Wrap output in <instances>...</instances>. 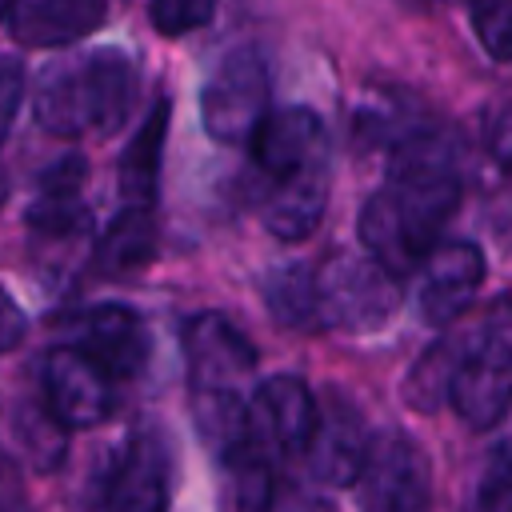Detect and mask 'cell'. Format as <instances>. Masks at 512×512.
Masks as SVG:
<instances>
[{
  "label": "cell",
  "mask_w": 512,
  "mask_h": 512,
  "mask_svg": "<svg viewBox=\"0 0 512 512\" xmlns=\"http://www.w3.org/2000/svg\"><path fill=\"white\" fill-rule=\"evenodd\" d=\"M460 204L456 156L440 136H404L388 160V180L360 208L364 252L392 276L416 272L440 244L444 224Z\"/></svg>",
  "instance_id": "cell-1"
},
{
  "label": "cell",
  "mask_w": 512,
  "mask_h": 512,
  "mask_svg": "<svg viewBox=\"0 0 512 512\" xmlns=\"http://www.w3.org/2000/svg\"><path fill=\"white\" fill-rule=\"evenodd\" d=\"M136 104V68L120 48H96L52 64L32 96L36 124L52 136L116 132Z\"/></svg>",
  "instance_id": "cell-2"
},
{
  "label": "cell",
  "mask_w": 512,
  "mask_h": 512,
  "mask_svg": "<svg viewBox=\"0 0 512 512\" xmlns=\"http://www.w3.org/2000/svg\"><path fill=\"white\" fill-rule=\"evenodd\" d=\"M400 276H392L368 252H336L320 268H312L316 292V324L340 332H372L400 304Z\"/></svg>",
  "instance_id": "cell-3"
},
{
  "label": "cell",
  "mask_w": 512,
  "mask_h": 512,
  "mask_svg": "<svg viewBox=\"0 0 512 512\" xmlns=\"http://www.w3.org/2000/svg\"><path fill=\"white\" fill-rule=\"evenodd\" d=\"M320 420V400L300 376H272L256 384L248 396V424H244V452L236 460H256L280 472L288 460H304L312 432Z\"/></svg>",
  "instance_id": "cell-4"
},
{
  "label": "cell",
  "mask_w": 512,
  "mask_h": 512,
  "mask_svg": "<svg viewBox=\"0 0 512 512\" xmlns=\"http://www.w3.org/2000/svg\"><path fill=\"white\" fill-rule=\"evenodd\" d=\"M272 76L256 48H232L200 92V120L220 144H252L256 128L268 120Z\"/></svg>",
  "instance_id": "cell-5"
},
{
  "label": "cell",
  "mask_w": 512,
  "mask_h": 512,
  "mask_svg": "<svg viewBox=\"0 0 512 512\" xmlns=\"http://www.w3.org/2000/svg\"><path fill=\"white\" fill-rule=\"evenodd\" d=\"M356 488L364 512H428L432 464L412 436L384 428L368 440Z\"/></svg>",
  "instance_id": "cell-6"
},
{
  "label": "cell",
  "mask_w": 512,
  "mask_h": 512,
  "mask_svg": "<svg viewBox=\"0 0 512 512\" xmlns=\"http://www.w3.org/2000/svg\"><path fill=\"white\" fill-rule=\"evenodd\" d=\"M44 408L60 428H92L116 408V380L76 344L52 348L40 368Z\"/></svg>",
  "instance_id": "cell-7"
},
{
  "label": "cell",
  "mask_w": 512,
  "mask_h": 512,
  "mask_svg": "<svg viewBox=\"0 0 512 512\" xmlns=\"http://www.w3.org/2000/svg\"><path fill=\"white\" fill-rule=\"evenodd\" d=\"M448 400L468 428L476 432L496 428L512 408V348L496 336L468 340L452 372Z\"/></svg>",
  "instance_id": "cell-8"
},
{
  "label": "cell",
  "mask_w": 512,
  "mask_h": 512,
  "mask_svg": "<svg viewBox=\"0 0 512 512\" xmlns=\"http://www.w3.org/2000/svg\"><path fill=\"white\" fill-rule=\"evenodd\" d=\"M184 360L192 392H236L256 368L252 340L224 316L204 312L184 324Z\"/></svg>",
  "instance_id": "cell-9"
},
{
  "label": "cell",
  "mask_w": 512,
  "mask_h": 512,
  "mask_svg": "<svg viewBox=\"0 0 512 512\" xmlns=\"http://www.w3.org/2000/svg\"><path fill=\"white\" fill-rule=\"evenodd\" d=\"M172 500V456L160 432H136L116 456L100 512H168Z\"/></svg>",
  "instance_id": "cell-10"
},
{
  "label": "cell",
  "mask_w": 512,
  "mask_h": 512,
  "mask_svg": "<svg viewBox=\"0 0 512 512\" xmlns=\"http://www.w3.org/2000/svg\"><path fill=\"white\" fill-rule=\"evenodd\" d=\"M252 164L264 184H280L288 176H300L308 168L328 164V132L324 120L312 108H280L268 112V120L252 136Z\"/></svg>",
  "instance_id": "cell-11"
},
{
  "label": "cell",
  "mask_w": 512,
  "mask_h": 512,
  "mask_svg": "<svg viewBox=\"0 0 512 512\" xmlns=\"http://www.w3.org/2000/svg\"><path fill=\"white\" fill-rule=\"evenodd\" d=\"M72 344L92 356L112 380H128L148 364L152 340L136 308L128 304H92L72 320Z\"/></svg>",
  "instance_id": "cell-12"
},
{
  "label": "cell",
  "mask_w": 512,
  "mask_h": 512,
  "mask_svg": "<svg viewBox=\"0 0 512 512\" xmlns=\"http://www.w3.org/2000/svg\"><path fill=\"white\" fill-rule=\"evenodd\" d=\"M484 284V252L472 240H440L420 264L416 304L428 324L456 320Z\"/></svg>",
  "instance_id": "cell-13"
},
{
  "label": "cell",
  "mask_w": 512,
  "mask_h": 512,
  "mask_svg": "<svg viewBox=\"0 0 512 512\" xmlns=\"http://www.w3.org/2000/svg\"><path fill=\"white\" fill-rule=\"evenodd\" d=\"M368 440L372 436L364 432L360 412L340 392H328L320 400V420H316L312 444L304 452L308 476L320 480V484H356Z\"/></svg>",
  "instance_id": "cell-14"
},
{
  "label": "cell",
  "mask_w": 512,
  "mask_h": 512,
  "mask_svg": "<svg viewBox=\"0 0 512 512\" xmlns=\"http://www.w3.org/2000/svg\"><path fill=\"white\" fill-rule=\"evenodd\" d=\"M108 0H12L8 36L24 48H68L104 24Z\"/></svg>",
  "instance_id": "cell-15"
},
{
  "label": "cell",
  "mask_w": 512,
  "mask_h": 512,
  "mask_svg": "<svg viewBox=\"0 0 512 512\" xmlns=\"http://www.w3.org/2000/svg\"><path fill=\"white\" fill-rule=\"evenodd\" d=\"M324 204H328V164L308 168L300 176H288L280 184H264L260 216L276 240L292 244V240H304L316 232Z\"/></svg>",
  "instance_id": "cell-16"
},
{
  "label": "cell",
  "mask_w": 512,
  "mask_h": 512,
  "mask_svg": "<svg viewBox=\"0 0 512 512\" xmlns=\"http://www.w3.org/2000/svg\"><path fill=\"white\" fill-rule=\"evenodd\" d=\"M164 132H168V100H156L152 112L144 116V124L136 128V136L128 140L124 156H120V192H124V204H132V208L152 204L156 176H160Z\"/></svg>",
  "instance_id": "cell-17"
},
{
  "label": "cell",
  "mask_w": 512,
  "mask_h": 512,
  "mask_svg": "<svg viewBox=\"0 0 512 512\" xmlns=\"http://www.w3.org/2000/svg\"><path fill=\"white\" fill-rule=\"evenodd\" d=\"M152 248H156L152 212L124 204V212L104 232V240L96 248V260H100L104 272H132V268H144L152 260Z\"/></svg>",
  "instance_id": "cell-18"
},
{
  "label": "cell",
  "mask_w": 512,
  "mask_h": 512,
  "mask_svg": "<svg viewBox=\"0 0 512 512\" xmlns=\"http://www.w3.org/2000/svg\"><path fill=\"white\" fill-rule=\"evenodd\" d=\"M468 340H444L436 348H424V356L412 364L408 380H404V400L420 412H432L448 400V388H452V372L464 356Z\"/></svg>",
  "instance_id": "cell-19"
},
{
  "label": "cell",
  "mask_w": 512,
  "mask_h": 512,
  "mask_svg": "<svg viewBox=\"0 0 512 512\" xmlns=\"http://www.w3.org/2000/svg\"><path fill=\"white\" fill-rule=\"evenodd\" d=\"M264 304L284 324H316V292H312V268H280L264 280Z\"/></svg>",
  "instance_id": "cell-20"
},
{
  "label": "cell",
  "mask_w": 512,
  "mask_h": 512,
  "mask_svg": "<svg viewBox=\"0 0 512 512\" xmlns=\"http://www.w3.org/2000/svg\"><path fill=\"white\" fill-rule=\"evenodd\" d=\"M468 20L480 48L496 60H512V0H468Z\"/></svg>",
  "instance_id": "cell-21"
},
{
  "label": "cell",
  "mask_w": 512,
  "mask_h": 512,
  "mask_svg": "<svg viewBox=\"0 0 512 512\" xmlns=\"http://www.w3.org/2000/svg\"><path fill=\"white\" fill-rule=\"evenodd\" d=\"M464 512H512V448H500L480 468Z\"/></svg>",
  "instance_id": "cell-22"
},
{
  "label": "cell",
  "mask_w": 512,
  "mask_h": 512,
  "mask_svg": "<svg viewBox=\"0 0 512 512\" xmlns=\"http://www.w3.org/2000/svg\"><path fill=\"white\" fill-rule=\"evenodd\" d=\"M216 16V0H148V20L160 36H188Z\"/></svg>",
  "instance_id": "cell-23"
},
{
  "label": "cell",
  "mask_w": 512,
  "mask_h": 512,
  "mask_svg": "<svg viewBox=\"0 0 512 512\" xmlns=\"http://www.w3.org/2000/svg\"><path fill=\"white\" fill-rule=\"evenodd\" d=\"M20 100H24V68H20V60L0 56V140L8 136V128L20 112Z\"/></svg>",
  "instance_id": "cell-24"
},
{
  "label": "cell",
  "mask_w": 512,
  "mask_h": 512,
  "mask_svg": "<svg viewBox=\"0 0 512 512\" xmlns=\"http://www.w3.org/2000/svg\"><path fill=\"white\" fill-rule=\"evenodd\" d=\"M488 152L504 172H512V100L500 104L488 124Z\"/></svg>",
  "instance_id": "cell-25"
},
{
  "label": "cell",
  "mask_w": 512,
  "mask_h": 512,
  "mask_svg": "<svg viewBox=\"0 0 512 512\" xmlns=\"http://www.w3.org/2000/svg\"><path fill=\"white\" fill-rule=\"evenodd\" d=\"M264 512H332V504L316 492H304V488H284L276 484V492L268 496Z\"/></svg>",
  "instance_id": "cell-26"
},
{
  "label": "cell",
  "mask_w": 512,
  "mask_h": 512,
  "mask_svg": "<svg viewBox=\"0 0 512 512\" xmlns=\"http://www.w3.org/2000/svg\"><path fill=\"white\" fill-rule=\"evenodd\" d=\"M24 332H28V320H24L20 304L0 288V356L16 352L20 340H24Z\"/></svg>",
  "instance_id": "cell-27"
},
{
  "label": "cell",
  "mask_w": 512,
  "mask_h": 512,
  "mask_svg": "<svg viewBox=\"0 0 512 512\" xmlns=\"http://www.w3.org/2000/svg\"><path fill=\"white\" fill-rule=\"evenodd\" d=\"M0 512H28V500H24V488L16 480V472L0 460Z\"/></svg>",
  "instance_id": "cell-28"
},
{
  "label": "cell",
  "mask_w": 512,
  "mask_h": 512,
  "mask_svg": "<svg viewBox=\"0 0 512 512\" xmlns=\"http://www.w3.org/2000/svg\"><path fill=\"white\" fill-rule=\"evenodd\" d=\"M8 4H12V0H0V16H8Z\"/></svg>",
  "instance_id": "cell-29"
},
{
  "label": "cell",
  "mask_w": 512,
  "mask_h": 512,
  "mask_svg": "<svg viewBox=\"0 0 512 512\" xmlns=\"http://www.w3.org/2000/svg\"><path fill=\"white\" fill-rule=\"evenodd\" d=\"M0 200H4V176H0Z\"/></svg>",
  "instance_id": "cell-30"
}]
</instances>
